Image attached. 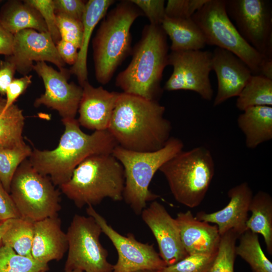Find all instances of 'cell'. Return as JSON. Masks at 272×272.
Listing matches in <instances>:
<instances>
[{
  "label": "cell",
  "mask_w": 272,
  "mask_h": 272,
  "mask_svg": "<svg viewBox=\"0 0 272 272\" xmlns=\"http://www.w3.org/2000/svg\"><path fill=\"white\" fill-rule=\"evenodd\" d=\"M157 100L119 93L107 130L119 147L130 151L153 152L171 138V122Z\"/></svg>",
  "instance_id": "1"
},
{
  "label": "cell",
  "mask_w": 272,
  "mask_h": 272,
  "mask_svg": "<svg viewBox=\"0 0 272 272\" xmlns=\"http://www.w3.org/2000/svg\"><path fill=\"white\" fill-rule=\"evenodd\" d=\"M64 126L58 146L52 150L34 147L28 158L39 173L60 187L71 178L75 168L89 156L112 154L118 146L108 130L83 132L76 118L61 119Z\"/></svg>",
  "instance_id": "2"
},
{
  "label": "cell",
  "mask_w": 272,
  "mask_h": 272,
  "mask_svg": "<svg viewBox=\"0 0 272 272\" xmlns=\"http://www.w3.org/2000/svg\"><path fill=\"white\" fill-rule=\"evenodd\" d=\"M132 54L129 64L117 75L115 85L123 93L157 100L162 93L163 73L168 65L167 35L161 26H145Z\"/></svg>",
  "instance_id": "3"
},
{
  "label": "cell",
  "mask_w": 272,
  "mask_h": 272,
  "mask_svg": "<svg viewBox=\"0 0 272 272\" xmlns=\"http://www.w3.org/2000/svg\"><path fill=\"white\" fill-rule=\"evenodd\" d=\"M124 182L123 168L112 154H95L82 162L59 188L77 207L82 208L97 205L106 198L122 200Z\"/></svg>",
  "instance_id": "4"
},
{
  "label": "cell",
  "mask_w": 272,
  "mask_h": 272,
  "mask_svg": "<svg viewBox=\"0 0 272 272\" xmlns=\"http://www.w3.org/2000/svg\"><path fill=\"white\" fill-rule=\"evenodd\" d=\"M143 14L130 1H124L103 18L92 40L95 76L100 84H108L131 52L130 30L134 21Z\"/></svg>",
  "instance_id": "5"
},
{
  "label": "cell",
  "mask_w": 272,
  "mask_h": 272,
  "mask_svg": "<svg viewBox=\"0 0 272 272\" xmlns=\"http://www.w3.org/2000/svg\"><path fill=\"white\" fill-rule=\"evenodd\" d=\"M182 141L171 137L161 149L140 152L117 146L112 155L122 165L124 173L123 199L137 215L141 214L148 201L159 196L149 189L150 183L157 171L166 162L183 150Z\"/></svg>",
  "instance_id": "6"
},
{
  "label": "cell",
  "mask_w": 272,
  "mask_h": 272,
  "mask_svg": "<svg viewBox=\"0 0 272 272\" xmlns=\"http://www.w3.org/2000/svg\"><path fill=\"white\" fill-rule=\"evenodd\" d=\"M215 170L212 154L204 146L182 150L159 169L175 199L190 208L198 206L204 199Z\"/></svg>",
  "instance_id": "7"
},
{
  "label": "cell",
  "mask_w": 272,
  "mask_h": 272,
  "mask_svg": "<svg viewBox=\"0 0 272 272\" xmlns=\"http://www.w3.org/2000/svg\"><path fill=\"white\" fill-rule=\"evenodd\" d=\"M50 179L38 173L28 159L16 170L10 194L21 218L33 223L58 216L60 193Z\"/></svg>",
  "instance_id": "8"
},
{
  "label": "cell",
  "mask_w": 272,
  "mask_h": 272,
  "mask_svg": "<svg viewBox=\"0 0 272 272\" xmlns=\"http://www.w3.org/2000/svg\"><path fill=\"white\" fill-rule=\"evenodd\" d=\"M191 18L203 33L207 44L232 52L253 75H260L265 58L240 34L228 15L225 0H208Z\"/></svg>",
  "instance_id": "9"
},
{
  "label": "cell",
  "mask_w": 272,
  "mask_h": 272,
  "mask_svg": "<svg viewBox=\"0 0 272 272\" xmlns=\"http://www.w3.org/2000/svg\"><path fill=\"white\" fill-rule=\"evenodd\" d=\"M100 226L90 216L75 215L66 233L68 254L64 270L112 272L113 265L107 259L108 252L100 241Z\"/></svg>",
  "instance_id": "10"
},
{
  "label": "cell",
  "mask_w": 272,
  "mask_h": 272,
  "mask_svg": "<svg viewBox=\"0 0 272 272\" xmlns=\"http://www.w3.org/2000/svg\"><path fill=\"white\" fill-rule=\"evenodd\" d=\"M229 18L243 39L266 59H272V10L267 0H225Z\"/></svg>",
  "instance_id": "11"
},
{
  "label": "cell",
  "mask_w": 272,
  "mask_h": 272,
  "mask_svg": "<svg viewBox=\"0 0 272 272\" xmlns=\"http://www.w3.org/2000/svg\"><path fill=\"white\" fill-rule=\"evenodd\" d=\"M212 57V52L208 50L171 51L168 54V64L173 66V72L163 89L191 91L205 100H212L213 90L210 79Z\"/></svg>",
  "instance_id": "12"
},
{
  "label": "cell",
  "mask_w": 272,
  "mask_h": 272,
  "mask_svg": "<svg viewBox=\"0 0 272 272\" xmlns=\"http://www.w3.org/2000/svg\"><path fill=\"white\" fill-rule=\"evenodd\" d=\"M110 239L118 253V260L112 272H134L142 269L159 270L166 266L153 244L138 241L132 233L123 236L115 231L93 206L86 209Z\"/></svg>",
  "instance_id": "13"
},
{
  "label": "cell",
  "mask_w": 272,
  "mask_h": 272,
  "mask_svg": "<svg viewBox=\"0 0 272 272\" xmlns=\"http://www.w3.org/2000/svg\"><path fill=\"white\" fill-rule=\"evenodd\" d=\"M33 70L41 78L45 88L44 94L35 100L34 106L54 109L61 119L75 118L83 89L74 82L69 83L70 70L64 68L57 71L44 61L36 62Z\"/></svg>",
  "instance_id": "14"
},
{
  "label": "cell",
  "mask_w": 272,
  "mask_h": 272,
  "mask_svg": "<svg viewBox=\"0 0 272 272\" xmlns=\"http://www.w3.org/2000/svg\"><path fill=\"white\" fill-rule=\"evenodd\" d=\"M5 59L13 63L16 71L23 76L33 70L34 61L50 62L59 70L64 69L65 65L50 34L31 29L14 35L12 54L6 56Z\"/></svg>",
  "instance_id": "15"
},
{
  "label": "cell",
  "mask_w": 272,
  "mask_h": 272,
  "mask_svg": "<svg viewBox=\"0 0 272 272\" xmlns=\"http://www.w3.org/2000/svg\"><path fill=\"white\" fill-rule=\"evenodd\" d=\"M158 243L159 255L166 265L173 264L188 254L181 242L178 225L160 202L152 201L142 213Z\"/></svg>",
  "instance_id": "16"
},
{
  "label": "cell",
  "mask_w": 272,
  "mask_h": 272,
  "mask_svg": "<svg viewBox=\"0 0 272 272\" xmlns=\"http://www.w3.org/2000/svg\"><path fill=\"white\" fill-rule=\"evenodd\" d=\"M212 67L218 82L214 107L237 97L253 75L249 67L238 57L217 47L212 52Z\"/></svg>",
  "instance_id": "17"
},
{
  "label": "cell",
  "mask_w": 272,
  "mask_h": 272,
  "mask_svg": "<svg viewBox=\"0 0 272 272\" xmlns=\"http://www.w3.org/2000/svg\"><path fill=\"white\" fill-rule=\"evenodd\" d=\"M228 196L230 200L221 210L211 213L201 211L195 217L200 221L215 224L221 236L230 230L240 236L248 230L246 222L252 191L248 183L244 182L230 188Z\"/></svg>",
  "instance_id": "18"
},
{
  "label": "cell",
  "mask_w": 272,
  "mask_h": 272,
  "mask_svg": "<svg viewBox=\"0 0 272 272\" xmlns=\"http://www.w3.org/2000/svg\"><path fill=\"white\" fill-rule=\"evenodd\" d=\"M81 87L77 119L80 125L95 131L107 130L119 93L95 87L88 81Z\"/></svg>",
  "instance_id": "19"
},
{
  "label": "cell",
  "mask_w": 272,
  "mask_h": 272,
  "mask_svg": "<svg viewBox=\"0 0 272 272\" xmlns=\"http://www.w3.org/2000/svg\"><path fill=\"white\" fill-rule=\"evenodd\" d=\"M67 249L66 234L61 229V221L58 216L34 223L32 258L48 264L53 260H60Z\"/></svg>",
  "instance_id": "20"
},
{
  "label": "cell",
  "mask_w": 272,
  "mask_h": 272,
  "mask_svg": "<svg viewBox=\"0 0 272 272\" xmlns=\"http://www.w3.org/2000/svg\"><path fill=\"white\" fill-rule=\"evenodd\" d=\"M175 219L182 244L188 255L217 252L221 235L216 225L197 220L190 211L178 213Z\"/></svg>",
  "instance_id": "21"
},
{
  "label": "cell",
  "mask_w": 272,
  "mask_h": 272,
  "mask_svg": "<svg viewBox=\"0 0 272 272\" xmlns=\"http://www.w3.org/2000/svg\"><path fill=\"white\" fill-rule=\"evenodd\" d=\"M114 2L113 0H89L86 3L82 19L83 30L81 45L79 49L77 61L70 70L71 74L77 77L81 86L88 81L87 55L92 34Z\"/></svg>",
  "instance_id": "22"
},
{
  "label": "cell",
  "mask_w": 272,
  "mask_h": 272,
  "mask_svg": "<svg viewBox=\"0 0 272 272\" xmlns=\"http://www.w3.org/2000/svg\"><path fill=\"white\" fill-rule=\"evenodd\" d=\"M237 122L248 149H255L272 139V106L248 107L238 116Z\"/></svg>",
  "instance_id": "23"
},
{
  "label": "cell",
  "mask_w": 272,
  "mask_h": 272,
  "mask_svg": "<svg viewBox=\"0 0 272 272\" xmlns=\"http://www.w3.org/2000/svg\"><path fill=\"white\" fill-rule=\"evenodd\" d=\"M0 23L13 35L28 29L48 32L39 12L24 1L11 0L5 3L0 10Z\"/></svg>",
  "instance_id": "24"
},
{
  "label": "cell",
  "mask_w": 272,
  "mask_h": 272,
  "mask_svg": "<svg viewBox=\"0 0 272 272\" xmlns=\"http://www.w3.org/2000/svg\"><path fill=\"white\" fill-rule=\"evenodd\" d=\"M161 26L171 41L172 51L201 50L207 45L203 33L192 18L165 16Z\"/></svg>",
  "instance_id": "25"
},
{
  "label": "cell",
  "mask_w": 272,
  "mask_h": 272,
  "mask_svg": "<svg viewBox=\"0 0 272 272\" xmlns=\"http://www.w3.org/2000/svg\"><path fill=\"white\" fill-rule=\"evenodd\" d=\"M249 211L251 216L246 222L248 230L263 237L268 253L272 254V197L267 192L259 191L253 195Z\"/></svg>",
  "instance_id": "26"
},
{
  "label": "cell",
  "mask_w": 272,
  "mask_h": 272,
  "mask_svg": "<svg viewBox=\"0 0 272 272\" xmlns=\"http://www.w3.org/2000/svg\"><path fill=\"white\" fill-rule=\"evenodd\" d=\"M6 99L0 97V149L14 148L26 144L23 137V111L13 104L4 111Z\"/></svg>",
  "instance_id": "27"
},
{
  "label": "cell",
  "mask_w": 272,
  "mask_h": 272,
  "mask_svg": "<svg viewBox=\"0 0 272 272\" xmlns=\"http://www.w3.org/2000/svg\"><path fill=\"white\" fill-rule=\"evenodd\" d=\"M236 106L242 111L253 106H272V80L252 75L237 96Z\"/></svg>",
  "instance_id": "28"
},
{
  "label": "cell",
  "mask_w": 272,
  "mask_h": 272,
  "mask_svg": "<svg viewBox=\"0 0 272 272\" xmlns=\"http://www.w3.org/2000/svg\"><path fill=\"white\" fill-rule=\"evenodd\" d=\"M239 239L236 255L247 262L253 272H272V263L261 247L258 234L247 230Z\"/></svg>",
  "instance_id": "29"
},
{
  "label": "cell",
  "mask_w": 272,
  "mask_h": 272,
  "mask_svg": "<svg viewBox=\"0 0 272 272\" xmlns=\"http://www.w3.org/2000/svg\"><path fill=\"white\" fill-rule=\"evenodd\" d=\"M34 223L21 217L11 219L2 238V244L13 249L17 254L32 258Z\"/></svg>",
  "instance_id": "30"
},
{
  "label": "cell",
  "mask_w": 272,
  "mask_h": 272,
  "mask_svg": "<svg viewBox=\"0 0 272 272\" xmlns=\"http://www.w3.org/2000/svg\"><path fill=\"white\" fill-rule=\"evenodd\" d=\"M32 151V149L27 144L14 148L0 149V181L9 193L16 170L29 158Z\"/></svg>",
  "instance_id": "31"
},
{
  "label": "cell",
  "mask_w": 272,
  "mask_h": 272,
  "mask_svg": "<svg viewBox=\"0 0 272 272\" xmlns=\"http://www.w3.org/2000/svg\"><path fill=\"white\" fill-rule=\"evenodd\" d=\"M48 264L17 254L8 246L0 247V272L47 271Z\"/></svg>",
  "instance_id": "32"
},
{
  "label": "cell",
  "mask_w": 272,
  "mask_h": 272,
  "mask_svg": "<svg viewBox=\"0 0 272 272\" xmlns=\"http://www.w3.org/2000/svg\"><path fill=\"white\" fill-rule=\"evenodd\" d=\"M239 236L233 230L221 236L216 255L208 272H234L236 243Z\"/></svg>",
  "instance_id": "33"
},
{
  "label": "cell",
  "mask_w": 272,
  "mask_h": 272,
  "mask_svg": "<svg viewBox=\"0 0 272 272\" xmlns=\"http://www.w3.org/2000/svg\"><path fill=\"white\" fill-rule=\"evenodd\" d=\"M216 254H189L173 264L165 266L158 272H208Z\"/></svg>",
  "instance_id": "34"
},
{
  "label": "cell",
  "mask_w": 272,
  "mask_h": 272,
  "mask_svg": "<svg viewBox=\"0 0 272 272\" xmlns=\"http://www.w3.org/2000/svg\"><path fill=\"white\" fill-rule=\"evenodd\" d=\"M57 26L61 40L74 44L80 49L83 36L82 21L60 13H56Z\"/></svg>",
  "instance_id": "35"
},
{
  "label": "cell",
  "mask_w": 272,
  "mask_h": 272,
  "mask_svg": "<svg viewBox=\"0 0 272 272\" xmlns=\"http://www.w3.org/2000/svg\"><path fill=\"white\" fill-rule=\"evenodd\" d=\"M40 14L55 45L61 39L57 26L55 8L53 0H25Z\"/></svg>",
  "instance_id": "36"
},
{
  "label": "cell",
  "mask_w": 272,
  "mask_h": 272,
  "mask_svg": "<svg viewBox=\"0 0 272 272\" xmlns=\"http://www.w3.org/2000/svg\"><path fill=\"white\" fill-rule=\"evenodd\" d=\"M208 0H168L165 9V16L187 19L199 10Z\"/></svg>",
  "instance_id": "37"
},
{
  "label": "cell",
  "mask_w": 272,
  "mask_h": 272,
  "mask_svg": "<svg viewBox=\"0 0 272 272\" xmlns=\"http://www.w3.org/2000/svg\"><path fill=\"white\" fill-rule=\"evenodd\" d=\"M149 19L150 24L161 26L165 17L164 0H130Z\"/></svg>",
  "instance_id": "38"
},
{
  "label": "cell",
  "mask_w": 272,
  "mask_h": 272,
  "mask_svg": "<svg viewBox=\"0 0 272 272\" xmlns=\"http://www.w3.org/2000/svg\"><path fill=\"white\" fill-rule=\"evenodd\" d=\"M55 12L82 21L87 2L82 0H53Z\"/></svg>",
  "instance_id": "39"
},
{
  "label": "cell",
  "mask_w": 272,
  "mask_h": 272,
  "mask_svg": "<svg viewBox=\"0 0 272 272\" xmlns=\"http://www.w3.org/2000/svg\"><path fill=\"white\" fill-rule=\"evenodd\" d=\"M32 75H28L13 79L6 89V104L4 111L14 104L17 98L26 91L32 83Z\"/></svg>",
  "instance_id": "40"
},
{
  "label": "cell",
  "mask_w": 272,
  "mask_h": 272,
  "mask_svg": "<svg viewBox=\"0 0 272 272\" xmlns=\"http://www.w3.org/2000/svg\"><path fill=\"white\" fill-rule=\"evenodd\" d=\"M20 217L10 193L0 181V220H7Z\"/></svg>",
  "instance_id": "41"
},
{
  "label": "cell",
  "mask_w": 272,
  "mask_h": 272,
  "mask_svg": "<svg viewBox=\"0 0 272 272\" xmlns=\"http://www.w3.org/2000/svg\"><path fill=\"white\" fill-rule=\"evenodd\" d=\"M59 55L65 63L74 65L77 61L79 49L71 42L60 39L56 44Z\"/></svg>",
  "instance_id": "42"
},
{
  "label": "cell",
  "mask_w": 272,
  "mask_h": 272,
  "mask_svg": "<svg viewBox=\"0 0 272 272\" xmlns=\"http://www.w3.org/2000/svg\"><path fill=\"white\" fill-rule=\"evenodd\" d=\"M16 71L14 64L5 59L0 60V94L4 95L7 87L13 80Z\"/></svg>",
  "instance_id": "43"
},
{
  "label": "cell",
  "mask_w": 272,
  "mask_h": 272,
  "mask_svg": "<svg viewBox=\"0 0 272 272\" xmlns=\"http://www.w3.org/2000/svg\"><path fill=\"white\" fill-rule=\"evenodd\" d=\"M13 42L14 35L0 23V54L6 56L12 55Z\"/></svg>",
  "instance_id": "44"
},
{
  "label": "cell",
  "mask_w": 272,
  "mask_h": 272,
  "mask_svg": "<svg viewBox=\"0 0 272 272\" xmlns=\"http://www.w3.org/2000/svg\"><path fill=\"white\" fill-rule=\"evenodd\" d=\"M260 75L272 80V59H264L261 65Z\"/></svg>",
  "instance_id": "45"
},
{
  "label": "cell",
  "mask_w": 272,
  "mask_h": 272,
  "mask_svg": "<svg viewBox=\"0 0 272 272\" xmlns=\"http://www.w3.org/2000/svg\"><path fill=\"white\" fill-rule=\"evenodd\" d=\"M11 221V219L7 220H0V247L3 245L2 238L5 232H6L10 224Z\"/></svg>",
  "instance_id": "46"
},
{
  "label": "cell",
  "mask_w": 272,
  "mask_h": 272,
  "mask_svg": "<svg viewBox=\"0 0 272 272\" xmlns=\"http://www.w3.org/2000/svg\"><path fill=\"white\" fill-rule=\"evenodd\" d=\"M134 272H158V270L151 269H142Z\"/></svg>",
  "instance_id": "47"
},
{
  "label": "cell",
  "mask_w": 272,
  "mask_h": 272,
  "mask_svg": "<svg viewBox=\"0 0 272 272\" xmlns=\"http://www.w3.org/2000/svg\"><path fill=\"white\" fill-rule=\"evenodd\" d=\"M63 272H84V271L79 270V269H73L71 270H64Z\"/></svg>",
  "instance_id": "48"
},
{
  "label": "cell",
  "mask_w": 272,
  "mask_h": 272,
  "mask_svg": "<svg viewBox=\"0 0 272 272\" xmlns=\"http://www.w3.org/2000/svg\"><path fill=\"white\" fill-rule=\"evenodd\" d=\"M40 272H47V271H40Z\"/></svg>",
  "instance_id": "49"
}]
</instances>
